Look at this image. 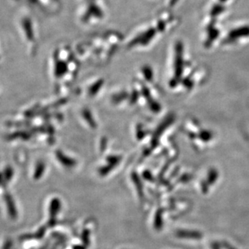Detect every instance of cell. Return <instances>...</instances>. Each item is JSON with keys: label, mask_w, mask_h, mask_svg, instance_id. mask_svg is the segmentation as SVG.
I'll use <instances>...</instances> for the list:
<instances>
[{"label": "cell", "mask_w": 249, "mask_h": 249, "mask_svg": "<svg viewBox=\"0 0 249 249\" xmlns=\"http://www.w3.org/2000/svg\"><path fill=\"white\" fill-rule=\"evenodd\" d=\"M178 237L188 238V239H201L202 237L201 233L198 231H179L177 232Z\"/></svg>", "instance_id": "3"}, {"label": "cell", "mask_w": 249, "mask_h": 249, "mask_svg": "<svg viewBox=\"0 0 249 249\" xmlns=\"http://www.w3.org/2000/svg\"><path fill=\"white\" fill-rule=\"evenodd\" d=\"M182 1L183 0H165V7L164 8H168V9L173 11L174 8L178 7V5L180 4Z\"/></svg>", "instance_id": "4"}, {"label": "cell", "mask_w": 249, "mask_h": 249, "mask_svg": "<svg viewBox=\"0 0 249 249\" xmlns=\"http://www.w3.org/2000/svg\"><path fill=\"white\" fill-rule=\"evenodd\" d=\"M213 249H219V248H218V246H217V245H213Z\"/></svg>", "instance_id": "7"}, {"label": "cell", "mask_w": 249, "mask_h": 249, "mask_svg": "<svg viewBox=\"0 0 249 249\" xmlns=\"http://www.w3.org/2000/svg\"><path fill=\"white\" fill-rule=\"evenodd\" d=\"M180 21V18L175 14L174 11L164 8L141 27L130 44L147 43L149 40H152L156 36L174 29Z\"/></svg>", "instance_id": "1"}, {"label": "cell", "mask_w": 249, "mask_h": 249, "mask_svg": "<svg viewBox=\"0 0 249 249\" xmlns=\"http://www.w3.org/2000/svg\"><path fill=\"white\" fill-rule=\"evenodd\" d=\"M222 246L226 249H235V248H233L231 245H228V243L223 242L222 243Z\"/></svg>", "instance_id": "5"}, {"label": "cell", "mask_w": 249, "mask_h": 249, "mask_svg": "<svg viewBox=\"0 0 249 249\" xmlns=\"http://www.w3.org/2000/svg\"><path fill=\"white\" fill-rule=\"evenodd\" d=\"M107 10L104 0H79L77 10L79 21L84 25H95L106 19Z\"/></svg>", "instance_id": "2"}, {"label": "cell", "mask_w": 249, "mask_h": 249, "mask_svg": "<svg viewBox=\"0 0 249 249\" xmlns=\"http://www.w3.org/2000/svg\"><path fill=\"white\" fill-rule=\"evenodd\" d=\"M211 1H213V2H219V3H222V4H225L227 2H229L230 0H211Z\"/></svg>", "instance_id": "6"}]
</instances>
